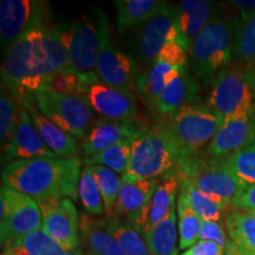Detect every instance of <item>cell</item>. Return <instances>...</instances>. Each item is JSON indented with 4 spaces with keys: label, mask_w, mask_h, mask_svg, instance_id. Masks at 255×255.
Listing matches in <instances>:
<instances>
[{
    "label": "cell",
    "mask_w": 255,
    "mask_h": 255,
    "mask_svg": "<svg viewBox=\"0 0 255 255\" xmlns=\"http://www.w3.org/2000/svg\"><path fill=\"white\" fill-rule=\"evenodd\" d=\"M71 69L62 25H36L5 53L1 66L2 87L18 103L36 94L57 73Z\"/></svg>",
    "instance_id": "1"
},
{
    "label": "cell",
    "mask_w": 255,
    "mask_h": 255,
    "mask_svg": "<svg viewBox=\"0 0 255 255\" xmlns=\"http://www.w3.org/2000/svg\"><path fill=\"white\" fill-rule=\"evenodd\" d=\"M81 159L37 157L15 159L1 170L2 186L20 191L38 203L78 197Z\"/></svg>",
    "instance_id": "2"
},
{
    "label": "cell",
    "mask_w": 255,
    "mask_h": 255,
    "mask_svg": "<svg viewBox=\"0 0 255 255\" xmlns=\"http://www.w3.org/2000/svg\"><path fill=\"white\" fill-rule=\"evenodd\" d=\"M180 150L165 124L143 129L131 141V155L127 176L133 180H151L173 173Z\"/></svg>",
    "instance_id": "3"
},
{
    "label": "cell",
    "mask_w": 255,
    "mask_h": 255,
    "mask_svg": "<svg viewBox=\"0 0 255 255\" xmlns=\"http://www.w3.org/2000/svg\"><path fill=\"white\" fill-rule=\"evenodd\" d=\"M71 69L81 73L96 71L102 49L110 39L109 20L103 9L91 8L76 21L62 25Z\"/></svg>",
    "instance_id": "4"
},
{
    "label": "cell",
    "mask_w": 255,
    "mask_h": 255,
    "mask_svg": "<svg viewBox=\"0 0 255 255\" xmlns=\"http://www.w3.org/2000/svg\"><path fill=\"white\" fill-rule=\"evenodd\" d=\"M235 20L216 14L190 46L194 72L207 84L214 82L218 73L229 65L233 55Z\"/></svg>",
    "instance_id": "5"
},
{
    "label": "cell",
    "mask_w": 255,
    "mask_h": 255,
    "mask_svg": "<svg viewBox=\"0 0 255 255\" xmlns=\"http://www.w3.org/2000/svg\"><path fill=\"white\" fill-rule=\"evenodd\" d=\"M252 85L245 69L238 63L223 68L213 82L208 109L225 122L233 117L252 113Z\"/></svg>",
    "instance_id": "6"
},
{
    "label": "cell",
    "mask_w": 255,
    "mask_h": 255,
    "mask_svg": "<svg viewBox=\"0 0 255 255\" xmlns=\"http://www.w3.org/2000/svg\"><path fill=\"white\" fill-rule=\"evenodd\" d=\"M33 100L41 114L76 141L84 138L90 130L94 114L83 97L58 94L43 85L33 95Z\"/></svg>",
    "instance_id": "7"
},
{
    "label": "cell",
    "mask_w": 255,
    "mask_h": 255,
    "mask_svg": "<svg viewBox=\"0 0 255 255\" xmlns=\"http://www.w3.org/2000/svg\"><path fill=\"white\" fill-rule=\"evenodd\" d=\"M43 228V214L36 200L20 191L1 186L0 189V238L1 246Z\"/></svg>",
    "instance_id": "8"
},
{
    "label": "cell",
    "mask_w": 255,
    "mask_h": 255,
    "mask_svg": "<svg viewBox=\"0 0 255 255\" xmlns=\"http://www.w3.org/2000/svg\"><path fill=\"white\" fill-rule=\"evenodd\" d=\"M222 124V120L208 108L184 107L165 123L176 142L180 156L199 152L212 141Z\"/></svg>",
    "instance_id": "9"
},
{
    "label": "cell",
    "mask_w": 255,
    "mask_h": 255,
    "mask_svg": "<svg viewBox=\"0 0 255 255\" xmlns=\"http://www.w3.org/2000/svg\"><path fill=\"white\" fill-rule=\"evenodd\" d=\"M47 2L40 0H1L0 2V40L7 50L36 25L46 23Z\"/></svg>",
    "instance_id": "10"
},
{
    "label": "cell",
    "mask_w": 255,
    "mask_h": 255,
    "mask_svg": "<svg viewBox=\"0 0 255 255\" xmlns=\"http://www.w3.org/2000/svg\"><path fill=\"white\" fill-rule=\"evenodd\" d=\"M38 205L43 214L44 231L64 251L79 248V222L75 203L70 199H56Z\"/></svg>",
    "instance_id": "11"
},
{
    "label": "cell",
    "mask_w": 255,
    "mask_h": 255,
    "mask_svg": "<svg viewBox=\"0 0 255 255\" xmlns=\"http://www.w3.org/2000/svg\"><path fill=\"white\" fill-rule=\"evenodd\" d=\"M82 97L92 110L102 115L104 119L133 121L138 116L135 96L104 84L98 76L87 85Z\"/></svg>",
    "instance_id": "12"
},
{
    "label": "cell",
    "mask_w": 255,
    "mask_h": 255,
    "mask_svg": "<svg viewBox=\"0 0 255 255\" xmlns=\"http://www.w3.org/2000/svg\"><path fill=\"white\" fill-rule=\"evenodd\" d=\"M102 83L133 95L138 78V65L131 57L121 51L109 39L102 49L96 65Z\"/></svg>",
    "instance_id": "13"
},
{
    "label": "cell",
    "mask_w": 255,
    "mask_h": 255,
    "mask_svg": "<svg viewBox=\"0 0 255 255\" xmlns=\"http://www.w3.org/2000/svg\"><path fill=\"white\" fill-rule=\"evenodd\" d=\"M176 23L175 6L165 4L151 19L139 28L136 38V51L143 66L150 69L159 51L168 43L169 32Z\"/></svg>",
    "instance_id": "14"
},
{
    "label": "cell",
    "mask_w": 255,
    "mask_h": 255,
    "mask_svg": "<svg viewBox=\"0 0 255 255\" xmlns=\"http://www.w3.org/2000/svg\"><path fill=\"white\" fill-rule=\"evenodd\" d=\"M255 141V115L253 111L222 122L207 149L209 157H228Z\"/></svg>",
    "instance_id": "15"
},
{
    "label": "cell",
    "mask_w": 255,
    "mask_h": 255,
    "mask_svg": "<svg viewBox=\"0 0 255 255\" xmlns=\"http://www.w3.org/2000/svg\"><path fill=\"white\" fill-rule=\"evenodd\" d=\"M183 181H187L196 189L205 193L222 206L227 207L228 209L232 208L233 200L246 186L228 170L219 167L212 157H209L208 162L199 173L189 180Z\"/></svg>",
    "instance_id": "16"
},
{
    "label": "cell",
    "mask_w": 255,
    "mask_h": 255,
    "mask_svg": "<svg viewBox=\"0 0 255 255\" xmlns=\"http://www.w3.org/2000/svg\"><path fill=\"white\" fill-rule=\"evenodd\" d=\"M37 157L56 158L52 151L47 148L39 132L32 122L30 115L23 105H20L19 121L13 136L6 148L2 149V162L6 164L15 159H28Z\"/></svg>",
    "instance_id": "17"
},
{
    "label": "cell",
    "mask_w": 255,
    "mask_h": 255,
    "mask_svg": "<svg viewBox=\"0 0 255 255\" xmlns=\"http://www.w3.org/2000/svg\"><path fill=\"white\" fill-rule=\"evenodd\" d=\"M142 130L143 128L133 123V121L97 120L82 139L83 155L84 157H90L117 143L132 141L142 132Z\"/></svg>",
    "instance_id": "18"
},
{
    "label": "cell",
    "mask_w": 255,
    "mask_h": 255,
    "mask_svg": "<svg viewBox=\"0 0 255 255\" xmlns=\"http://www.w3.org/2000/svg\"><path fill=\"white\" fill-rule=\"evenodd\" d=\"M180 187V178L175 173L165 175L163 180L152 194L148 203L131 222L143 237L157 226L162 220L168 216L170 210L175 207V197H176L177 188Z\"/></svg>",
    "instance_id": "19"
},
{
    "label": "cell",
    "mask_w": 255,
    "mask_h": 255,
    "mask_svg": "<svg viewBox=\"0 0 255 255\" xmlns=\"http://www.w3.org/2000/svg\"><path fill=\"white\" fill-rule=\"evenodd\" d=\"M175 9L178 30L176 43L188 52L195 38L216 15L215 6L206 0H183Z\"/></svg>",
    "instance_id": "20"
},
{
    "label": "cell",
    "mask_w": 255,
    "mask_h": 255,
    "mask_svg": "<svg viewBox=\"0 0 255 255\" xmlns=\"http://www.w3.org/2000/svg\"><path fill=\"white\" fill-rule=\"evenodd\" d=\"M19 104L23 105L30 115L32 122L36 127L37 131L43 141L45 142L47 148L53 152L59 158H73L77 157V143L72 136L68 132L64 131L63 129L50 121L45 115L40 113L36 103H34L33 96L24 98L23 101L19 102Z\"/></svg>",
    "instance_id": "21"
},
{
    "label": "cell",
    "mask_w": 255,
    "mask_h": 255,
    "mask_svg": "<svg viewBox=\"0 0 255 255\" xmlns=\"http://www.w3.org/2000/svg\"><path fill=\"white\" fill-rule=\"evenodd\" d=\"M121 178L122 184L115 209V216L132 222L136 215L150 200L159 184V180H133L126 174H123Z\"/></svg>",
    "instance_id": "22"
},
{
    "label": "cell",
    "mask_w": 255,
    "mask_h": 255,
    "mask_svg": "<svg viewBox=\"0 0 255 255\" xmlns=\"http://www.w3.org/2000/svg\"><path fill=\"white\" fill-rule=\"evenodd\" d=\"M199 83L194 81L186 68L183 72L159 95L156 111L163 116L171 117L184 107H189L199 97Z\"/></svg>",
    "instance_id": "23"
},
{
    "label": "cell",
    "mask_w": 255,
    "mask_h": 255,
    "mask_svg": "<svg viewBox=\"0 0 255 255\" xmlns=\"http://www.w3.org/2000/svg\"><path fill=\"white\" fill-rule=\"evenodd\" d=\"M186 66H170L168 64L156 62L148 71L139 73L136 82V91L152 110H156V104L162 91L174 79H176Z\"/></svg>",
    "instance_id": "24"
},
{
    "label": "cell",
    "mask_w": 255,
    "mask_h": 255,
    "mask_svg": "<svg viewBox=\"0 0 255 255\" xmlns=\"http://www.w3.org/2000/svg\"><path fill=\"white\" fill-rule=\"evenodd\" d=\"M83 241L97 255H126L108 227V219H92L84 214L79 222Z\"/></svg>",
    "instance_id": "25"
},
{
    "label": "cell",
    "mask_w": 255,
    "mask_h": 255,
    "mask_svg": "<svg viewBox=\"0 0 255 255\" xmlns=\"http://www.w3.org/2000/svg\"><path fill=\"white\" fill-rule=\"evenodd\" d=\"M167 4L161 0H119L115 1L117 8V27L121 34L142 26Z\"/></svg>",
    "instance_id": "26"
},
{
    "label": "cell",
    "mask_w": 255,
    "mask_h": 255,
    "mask_svg": "<svg viewBox=\"0 0 255 255\" xmlns=\"http://www.w3.org/2000/svg\"><path fill=\"white\" fill-rule=\"evenodd\" d=\"M225 227L231 241L255 255V212L229 209L225 215Z\"/></svg>",
    "instance_id": "27"
},
{
    "label": "cell",
    "mask_w": 255,
    "mask_h": 255,
    "mask_svg": "<svg viewBox=\"0 0 255 255\" xmlns=\"http://www.w3.org/2000/svg\"><path fill=\"white\" fill-rule=\"evenodd\" d=\"M233 53L247 73L255 66V14L235 20Z\"/></svg>",
    "instance_id": "28"
},
{
    "label": "cell",
    "mask_w": 255,
    "mask_h": 255,
    "mask_svg": "<svg viewBox=\"0 0 255 255\" xmlns=\"http://www.w3.org/2000/svg\"><path fill=\"white\" fill-rule=\"evenodd\" d=\"M177 213L175 207L168 216L145 234V241L151 255H177Z\"/></svg>",
    "instance_id": "29"
},
{
    "label": "cell",
    "mask_w": 255,
    "mask_h": 255,
    "mask_svg": "<svg viewBox=\"0 0 255 255\" xmlns=\"http://www.w3.org/2000/svg\"><path fill=\"white\" fill-rule=\"evenodd\" d=\"M108 227L126 255H151L144 237L131 222L115 216L108 219Z\"/></svg>",
    "instance_id": "30"
},
{
    "label": "cell",
    "mask_w": 255,
    "mask_h": 255,
    "mask_svg": "<svg viewBox=\"0 0 255 255\" xmlns=\"http://www.w3.org/2000/svg\"><path fill=\"white\" fill-rule=\"evenodd\" d=\"M180 194L186 197L190 208L200 216L203 221H221L223 215L228 212L227 207L216 202L206 195L205 193L196 189L187 181L180 180Z\"/></svg>",
    "instance_id": "31"
},
{
    "label": "cell",
    "mask_w": 255,
    "mask_h": 255,
    "mask_svg": "<svg viewBox=\"0 0 255 255\" xmlns=\"http://www.w3.org/2000/svg\"><path fill=\"white\" fill-rule=\"evenodd\" d=\"M177 225H178V246L181 251H187L188 248L200 241V231L203 220L190 208L186 197L178 193L177 206Z\"/></svg>",
    "instance_id": "32"
},
{
    "label": "cell",
    "mask_w": 255,
    "mask_h": 255,
    "mask_svg": "<svg viewBox=\"0 0 255 255\" xmlns=\"http://www.w3.org/2000/svg\"><path fill=\"white\" fill-rule=\"evenodd\" d=\"M213 159L219 167L228 170L246 186L255 184V141L228 157Z\"/></svg>",
    "instance_id": "33"
},
{
    "label": "cell",
    "mask_w": 255,
    "mask_h": 255,
    "mask_svg": "<svg viewBox=\"0 0 255 255\" xmlns=\"http://www.w3.org/2000/svg\"><path fill=\"white\" fill-rule=\"evenodd\" d=\"M130 155H131V141H124L117 143L105 150L83 158L82 163L84 167L103 165L114 170L115 173L126 174L129 167Z\"/></svg>",
    "instance_id": "34"
},
{
    "label": "cell",
    "mask_w": 255,
    "mask_h": 255,
    "mask_svg": "<svg viewBox=\"0 0 255 255\" xmlns=\"http://www.w3.org/2000/svg\"><path fill=\"white\" fill-rule=\"evenodd\" d=\"M91 169L96 178V182L100 188L102 199H103L107 218H114L121 184H122V178H120L119 175L114 170L103 167V165H94Z\"/></svg>",
    "instance_id": "35"
},
{
    "label": "cell",
    "mask_w": 255,
    "mask_h": 255,
    "mask_svg": "<svg viewBox=\"0 0 255 255\" xmlns=\"http://www.w3.org/2000/svg\"><path fill=\"white\" fill-rule=\"evenodd\" d=\"M96 76H97L96 72L81 73L75 71L73 69H68L51 77L47 81L45 87L51 89L52 91L58 92V94L82 97L87 85Z\"/></svg>",
    "instance_id": "36"
},
{
    "label": "cell",
    "mask_w": 255,
    "mask_h": 255,
    "mask_svg": "<svg viewBox=\"0 0 255 255\" xmlns=\"http://www.w3.org/2000/svg\"><path fill=\"white\" fill-rule=\"evenodd\" d=\"M78 196L88 214L101 216L105 212L103 199L91 167L83 168L78 183Z\"/></svg>",
    "instance_id": "37"
},
{
    "label": "cell",
    "mask_w": 255,
    "mask_h": 255,
    "mask_svg": "<svg viewBox=\"0 0 255 255\" xmlns=\"http://www.w3.org/2000/svg\"><path fill=\"white\" fill-rule=\"evenodd\" d=\"M17 100L7 89L2 87L0 96V142L1 149L6 148L11 141L17 128L20 114V104L17 105Z\"/></svg>",
    "instance_id": "38"
},
{
    "label": "cell",
    "mask_w": 255,
    "mask_h": 255,
    "mask_svg": "<svg viewBox=\"0 0 255 255\" xmlns=\"http://www.w3.org/2000/svg\"><path fill=\"white\" fill-rule=\"evenodd\" d=\"M13 242L20 245L28 255H64L65 252L43 228Z\"/></svg>",
    "instance_id": "39"
},
{
    "label": "cell",
    "mask_w": 255,
    "mask_h": 255,
    "mask_svg": "<svg viewBox=\"0 0 255 255\" xmlns=\"http://www.w3.org/2000/svg\"><path fill=\"white\" fill-rule=\"evenodd\" d=\"M156 60L168 64L170 66H186L187 51L176 41H168L159 51Z\"/></svg>",
    "instance_id": "40"
},
{
    "label": "cell",
    "mask_w": 255,
    "mask_h": 255,
    "mask_svg": "<svg viewBox=\"0 0 255 255\" xmlns=\"http://www.w3.org/2000/svg\"><path fill=\"white\" fill-rule=\"evenodd\" d=\"M200 241H210L226 248L228 244L223 226L219 221H202L200 231Z\"/></svg>",
    "instance_id": "41"
},
{
    "label": "cell",
    "mask_w": 255,
    "mask_h": 255,
    "mask_svg": "<svg viewBox=\"0 0 255 255\" xmlns=\"http://www.w3.org/2000/svg\"><path fill=\"white\" fill-rule=\"evenodd\" d=\"M232 208L255 212V184H248L242 188L238 196L233 200Z\"/></svg>",
    "instance_id": "42"
},
{
    "label": "cell",
    "mask_w": 255,
    "mask_h": 255,
    "mask_svg": "<svg viewBox=\"0 0 255 255\" xmlns=\"http://www.w3.org/2000/svg\"><path fill=\"white\" fill-rule=\"evenodd\" d=\"M181 255H225V248L210 241H199Z\"/></svg>",
    "instance_id": "43"
},
{
    "label": "cell",
    "mask_w": 255,
    "mask_h": 255,
    "mask_svg": "<svg viewBox=\"0 0 255 255\" xmlns=\"http://www.w3.org/2000/svg\"><path fill=\"white\" fill-rule=\"evenodd\" d=\"M228 5L237 9L240 18H247L255 14V0H232L228 1Z\"/></svg>",
    "instance_id": "44"
},
{
    "label": "cell",
    "mask_w": 255,
    "mask_h": 255,
    "mask_svg": "<svg viewBox=\"0 0 255 255\" xmlns=\"http://www.w3.org/2000/svg\"><path fill=\"white\" fill-rule=\"evenodd\" d=\"M225 255H254V254L242 250V248L239 247L237 244H234V242L229 240L227 246L225 248Z\"/></svg>",
    "instance_id": "45"
},
{
    "label": "cell",
    "mask_w": 255,
    "mask_h": 255,
    "mask_svg": "<svg viewBox=\"0 0 255 255\" xmlns=\"http://www.w3.org/2000/svg\"><path fill=\"white\" fill-rule=\"evenodd\" d=\"M247 76H248V79H250L251 85H252V87L255 88V66L253 68V70H252V71L247 73Z\"/></svg>",
    "instance_id": "46"
},
{
    "label": "cell",
    "mask_w": 255,
    "mask_h": 255,
    "mask_svg": "<svg viewBox=\"0 0 255 255\" xmlns=\"http://www.w3.org/2000/svg\"><path fill=\"white\" fill-rule=\"evenodd\" d=\"M64 255H84L81 248H76V250L72 251H65L64 252Z\"/></svg>",
    "instance_id": "47"
},
{
    "label": "cell",
    "mask_w": 255,
    "mask_h": 255,
    "mask_svg": "<svg viewBox=\"0 0 255 255\" xmlns=\"http://www.w3.org/2000/svg\"><path fill=\"white\" fill-rule=\"evenodd\" d=\"M1 255H15V253L11 247H5V248H2Z\"/></svg>",
    "instance_id": "48"
},
{
    "label": "cell",
    "mask_w": 255,
    "mask_h": 255,
    "mask_svg": "<svg viewBox=\"0 0 255 255\" xmlns=\"http://www.w3.org/2000/svg\"><path fill=\"white\" fill-rule=\"evenodd\" d=\"M84 255H97V254L94 253V252H91V251H88V252H85Z\"/></svg>",
    "instance_id": "49"
}]
</instances>
